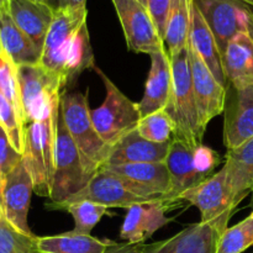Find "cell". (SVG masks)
<instances>
[{"instance_id":"6da1fadb","label":"cell","mask_w":253,"mask_h":253,"mask_svg":"<svg viewBox=\"0 0 253 253\" xmlns=\"http://www.w3.org/2000/svg\"><path fill=\"white\" fill-rule=\"evenodd\" d=\"M86 17L88 14H76L69 7L54 10L44 39L40 66L56 74L64 86L95 67Z\"/></svg>"},{"instance_id":"7a4b0ae2","label":"cell","mask_w":253,"mask_h":253,"mask_svg":"<svg viewBox=\"0 0 253 253\" xmlns=\"http://www.w3.org/2000/svg\"><path fill=\"white\" fill-rule=\"evenodd\" d=\"M172 89L165 110L174 125L173 138L190 146L203 145L205 131L200 125L188 46L170 58Z\"/></svg>"},{"instance_id":"3957f363","label":"cell","mask_w":253,"mask_h":253,"mask_svg":"<svg viewBox=\"0 0 253 253\" xmlns=\"http://www.w3.org/2000/svg\"><path fill=\"white\" fill-rule=\"evenodd\" d=\"M61 114L66 127L79 151L83 165L90 177L103 168L111 152L91 121L86 94L81 91H63L61 96Z\"/></svg>"},{"instance_id":"277c9868","label":"cell","mask_w":253,"mask_h":253,"mask_svg":"<svg viewBox=\"0 0 253 253\" xmlns=\"http://www.w3.org/2000/svg\"><path fill=\"white\" fill-rule=\"evenodd\" d=\"M165 163L170 175V192L166 198L169 205L178 202L183 193L211 177L221 157L204 145L190 146L173 138Z\"/></svg>"},{"instance_id":"5b68a950","label":"cell","mask_w":253,"mask_h":253,"mask_svg":"<svg viewBox=\"0 0 253 253\" xmlns=\"http://www.w3.org/2000/svg\"><path fill=\"white\" fill-rule=\"evenodd\" d=\"M20 99L25 125L54 118L61 106L64 85L56 74L40 64L17 67Z\"/></svg>"},{"instance_id":"8992f818","label":"cell","mask_w":253,"mask_h":253,"mask_svg":"<svg viewBox=\"0 0 253 253\" xmlns=\"http://www.w3.org/2000/svg\"><path fill=\"white\" fill-rule=\"evenodd\" d=\"M105 85V99L99 108L90 109L93 125L100 137L111 148L124 137L135 130L141 119L138 105L131 101L113 81L101 71L94 67Z\"/></svg>"},{"instance_id":"52a82bcc","label":"cell","mask_w":253,"mask_h":253,"mask_svg":"<svg viewBox=\"0 0 253 253\" xmlns=\"http://www.w3.org/2000/svg\"><path fill=\"white\" fill-rule=\"evenodd\" d=\"M79 151L66 127L59 108L54 135V169L49 200L61 203L83 189L90 179Z\"/></svg>"},{"instance_id":"ba28073f","label":"cell","mask_w":253,"mask_h":253,"mask_svg":"<svg viewBox=\"0 0 253 253\" xmlns=\"http://www.w3.org/2000/svg\"><path fill=\"white\" fill-rule=\"evenodd\" d=\"M58 114L49 120L27 124L25 127L22 160L34 182V192L43 198H49L51 192L54 169V135Z\"/></svg>"},{"instance_id":"9c48e42d","label":"cell","mask_w":253,"mask_h":253,"mask_svg":"<svg viewBox=\"0 0 253 253\" xmlns=\"http://www.w3.org/2000/svg\"><path fill=\"white\" fill-rule=\"evenodd\" d=\"M179 200H187L197 207L202 216L200 221L215 225L221 232L227 229L232 214L239 207L224 167L199 185L183 193Z\"/></svg>"},{"instance_id":"30bf717a","label":"cell","mask_w":253,"mask_h":253,"mask_svg":"<svg viewBox=\"0 0 253 253\" xmlns=\"http://www.w3.org/2000/svg\"><path fill=\"white\" fill-rule=\"evenodd\" d=\"M113 4L130 51L152 54L166 48L145 5L138 0H113Z\"/></svg>"},{"instance_id":"8fae6325","label":"cell","mask_w":253,"mask_h":253,"mask_svg":"<svg viewBox=\"0 0 253 253\" xmlns=\"http://www.w3.org/2000/svg\"><path fill=\"white\" fill-rule=\"evenodd\" d=\"M101 169L113 173L125 183L131 193L148 202L166 203L170 192V175L165 162L106 166Z\"/></svg>"},{"instance_id":"7c38bea8","label":"cell","mask_w":253,"mask_h":253,"mask_svg":"<svg viewBox=\"0 0 253 253\" xmlns=\"http://www.w3.org/2000/svg\"><path fill=\"white\" fill-rule=\"evenodd\" d=\"M84 200L96 203L106 208H126V209L132 207L133 204L148 202L131 193L125 183L113 173L105 169H99L89 179L83 189L69 197L64 202L48 203L46 207L48 210H61V208L66 205L84 202Z\"/></svg>"},{"instance_id":"4fadbf2b","label":"cell","mask_w":253,"mask_h":253,"mask_svg":"<svg viewBox=\"0 0 253 253\" xmlns=\"http://www.w3.org/2000/svg\"><path fill=\"white\" fill-rule=\"evenodd\" d=\"M194 2L211 30L222 57L229 42L241 32H247L251 7L237 0H194Z\"/></svg>"},{"instance_id":"5bb4252c","label":"cell","mask_w":253,"mask_h":253,"mask_svg":"<svg viewBox=\"0 0 253 253\" xmlns=\"http://www.w3.org/2000/svg\"><path fill=\"white\" fill-rule=\"evenodd\" d=\"M34 182L24 160L7 175L0 207L6 221L19 232L34 236L29 226V210Z\"/></svg>"},{"instance_id":"9a60e30c","label":"cell","mask_w":253,"mask_h":253,"mask_svg":"<svg viewBox=\"0 0 253 253\" xmlns=\"http://www.w3.org/2000/svg\"><path fill=\"white\" fill-rule=\"evenodd\" d=\"M190 66H192L193 88L199 113L200 125L207 131L208 125L214 118L224 113L226 103V88L215 79L210 69L199 54L188 43Z\"/></svg>"},{"instance_id":"2e32d148","label":"cell","mask_w":253,"mask_h":253,"mask_svg":"<svg viewBox=\"0 0 253 253\" xmlns=\"http://www.w3.org/2000/svg\"><path fill=\"white\" fill-rule=\"evenodd\" d=\"M224 113V145L234 150L253 137V85H227Z\"/></svg>"},{"instance_id":"e0dca14e","label":"cell","mask_w":253,"mask_h":253,"mask_svg":"<svg viewBox=\"0 0 253 253\" xmlns=\"http://www.w3.org/2000/svg\"><path fill=\"white\" fill-rule=\"evenodd\" d=\"M222 232L209 222H197L167 240L150 244L148 253H216Z\"/></svg>"},{"instance_id":"ac0fdd59","label":"cell","mask_w":253,"mask_h":253,"mask_svg":"<svg viewBox=\"0 0 253 253\" xmlns=\"http://www.w3.org/2000/svg\"><path fill=\"white\" fill-rule=\"evenodd\" d=\"M168 204L161 200L133 204L127 209L120 237L128 244H143L170 221L166 216Z\"/></svg>"},{"instance_id":"d6986e66","label":"cell","mask_w":253,"mask_h":253,"mask_svg":"<svg viewBox=\"0 0 253 253\" xmlns=\"http://www.w3.org/2000/svg\"><path fill=\"white\" fill-rule=\"evenodd\" d=\"M151 68L145 84V93L137 103L141 118L166 108L172 89V64L167 51L150 54Z\"/></svg>"},{"instance_id":"ffe728a7","label":"cell","mask_w":253,"mask_h":253,"mask_svg":"<svg viewBox=\"0 0 253 253\" xmlns=\"http://www.w3.org/2000/svg\"><path fill=\"white\" fill-rule=\"evenodd\" d=\"M170 142L156 143L143 138L137 130L124 136L113 148L106 160V166H121L130 163L165 162Z\"/></svg>"},{"instance_id":"44dd1931","label":"cell","mask_w":253,"mask_h":253,"mask_svg":"<svg viewBox=\"0 0 253 253\" xmlns=\"http://www.w3.org/2000/svg\"><path fill=\"white\" fill-rule=\"evenodd\" d=\"M9 15L16 26L41 49L53 20L54 10L34 0H9Z\"/></svg>"},{"instance_id":"7402d4cb","label":"cell","mask_w":253,"mask_h":253,"mask_svg":"<svg viewBox=\"0 0 253 253\" xmlns=\"http://www.w3.org/2000/svg\"><path fill=\"white\" fill-rule=\"evenodd\" d=\"M227 85H253V41L249 32H241L227 44L221 57Z\"/></svg>"},{"instance_id":"603a6c76","label":"cell","mask_w":253,"mask_h":253,"mask_svg":"<svg viewBox=\"0 0 253 253\" xmlns=\"http://www.w3.org/2000/svg\"><path fill=\"white\" fill-rule=\"evenodd\" d=\"M1 56L15 67L40 64L41 49L12 21L9 12H0Z\"/></svg>"},{"instance_id":"cb8c5ba5","label":"cell","mask_w":253,"mask_h":253,"mask_svg":"<svg viewBox=\"0 0 253 253\" xmlns=\"http://www.w3.org/2000/svg\"><path fill=\"white\" fill-rule=\"evenodd\" d=\"M189 43L197 51L200 58L204 61L208 68L212 73L217 82L222 86L227 88V81L225 77L224 67H222L221 54L217 47L216 40L212 35L211 30L208 26L207 21L203 17L202 12L198 9L195 2L192 7V22H190Z\"/></svg>"},{"instance_id":"d4e9b609","label":"cell","mask_w":253,"mask_h":253,"mask_svg":"<svg viewBox=\"0 0 253 253\" xmlns=\"http://www.w3.org/2000/svg\"><path fill=\"white\" fill-rule=\"evenodd\" d=\"M225 170L237 205L253 193V137L234 150H227Z\"/></svg>"},{"instance_id":"484cf974","label":"cell","mask_w":253,"mask_h":253,"mask_svg":"<svg viewBox=\"0 0 253 253\" xmlns=\"http://www.w3.org/2000/svg\"><path fill=\"white\" fill-rule=\"evenodd\" d=\"M194 0H170L165 47L169 58L177 56L189 43L192 7Z\"/></svg>"},{"instance_id":"4316f807","label":"cell","mask_w":253,"mask_h":253,"mask_svg":"<svg viewBox=\"0 0 253 253\" xmlns=\"http://www.w3.org/2000/svg\"><path fill=\"white\" fill-rule=\"evenodd\" d=\"M108 240H99L91 235L74 231L54 236L36 237L37 253H104Z\"/></svg>"},{"instance_id":"83f0119b","label":"cell","mask_w":253,"mask_h":253,"mask_svg":"<svg viewBox=\"0 0 253 253\" xmlns=\"http://www.w3.org/2000/svg\"><path fill=\"white\" fill-rule=\"evenodd\" d=\"M253 245V209L251 214L220 236L216 253H242Z\"/></svg>"},{"instance_id":"f1b7e54d","label":"cell","mask_w":253,"mask_h":253,"mask_svg":"<svg viewBox=\"0 0 253 253\" xmlns=\"http://www.w3.org/2000/svg\"><path fill=\"white\" fill-rule=\"evenodd\" d=\"M136 130L143 138L156 143L172 142L174 136V125L165 109L141 118Z\"/></svg>"},{"instance_id":"f546056e","label":"cell","mask_w":253,"mask_h":253,"mask_svg":"<svg viewBox=\"0 0 253 253\" xmlns=\"http://www.w3.org/2000/svg\"><path fill=\"white\" fill-rule=\"evenodd\" d=\"M108 209L109 208L104 207V205L88 202V200L73 203V204L61 208V210L69 212L73 216V231L81 235H90L91 230L98 225L101 217L108 212Z\"/></svg>"},{"instance_id":"4dcf8cb0","label":"cell","mask_w":253,"mask_h":253,"mask_svg":"<svg viewBox=\"0 0 253 253\" xmlns=\"http://www.w3.org/2000/svg\"><path fill=\"white\" fill-rule=\"evenodd\" d=\"M0 127L5 131L12 147L24 155L25 150V124L11 103L0 94Z\"/></svg>"},{"instance_id":"1f68e13d","label":"cell","mask_w":253,"mask_h":253,"mask_svg":"<svg viewBox=\"0 0 253 253\" xmlns=\"http://www.w3.org/2000/svg\"><path fill=\"white\" fill-rule=\"evenodd\" d=\"M36 237L19 232L0 215V253H37Z\"/></svg>"},{"instance_id":"d6a6232c","label":"cell","mask_w":253,"mask_h":253,"mask_svg":"<svg viewBox=\"0 0 253 253\" xmlns=\"http://www.w3.org/2000/svg\"><path fill=\"white\" fill-rule=\"evenodd\" d=\"M0 94L16 109L22 123L25 124L17 82V68L4 56H0Z\"/></svg>"},{"instance_id":"836d02e7","label":"cell","mask_w":253,"mask_h":253,"mask_svg":"<svg viewBox=\"0 0 253 253\" xmlns=\"http://www.w3.org/2000/svg\"><path fill=\"white\" fill-rule=\"evenodd\" d=\"M22 161V155L10 143L5 131L0 127V199L4 190L6 178Z\"/></svg>"},{"instance_id":"e575fe53","label":"cell","mask_w":253,"mask_h":253,"mask_svg":"<svg viewBox=\"0 0 253 253\" xmlns=\"http://www.w3.org/2000/svg\"><path fill=\"white\" fill-rule=\"evenodd\" d=\"M147 10L155 22L161 39L165 42L168 16L170 10V0H147Z\"/></svg>"},{"instance_id":"d590c367","label":"cell","mask_w":253,"mask_h":253,"mask_svg":"<svg viewBox=\"0 0 253 253\" xmlns=\"http://www.w3.org/2000/svg\"><path fill=\"white\" fill-rule=\"evenodd\" d=\"M150 245L146 244H118L108 240V246L104 253H148Z\"/></svg>"},{"instance_id":"8d00e7d4","label":"cell","mask_w":253,"mask_h":253,"mask_svg":"<svg viewBox=\"0 0 253 253\" xmlns=\"http://www.w3.org/2000/svg\"><path fill=\"white\" fill-rule=\"evenodd\" d=\"M69 9L76 14L86 15L88 10H86V0H69Z\"/></svg>"},{"instance_id":"74e56055","label":"cell","mask_w":253,"mask_h":253,"mask_svg":"<svg viewBox=\"0 0 253 253\" xmlns=\"http://www.w3.org/2000/svg\"><path fill=\"white\" fill-rule=\"evenodd\" d=\"M44 4L48 5L53 10L63 9V7H68L69 0H43Z\"/></svg>"},{"instance_id":"f35d334b","label":"cell","mask_w":253,"mask_h":253,"mask_svg":"<svg viewBox=\"0 0 253 253\" xmlns=\"http://www.w3.org/2000/svg\"><path fill=\"white\" fill-rule=\"evenodd\" d=\"M247 32L253 41V10H249V20H247Z\"/></svg>"},{"instance_id":"ab89813d","label":"cell","mask_w":253,"mask_h":253,"mask_svg":"<svg viewBox=\"0 0 253 253\" xmlns=\"http://www.w3.org/2000/svg\"><path fill=\"white\" fill-rule=\"evenodd\" d=\"M9 10V0H0V12H7Z\"/></svg>"},{"instance_id":"60d3db41","label":"cell","mask_w":253,"mask_h":253,"mask_svg":"<svg viewBox=\"0 0 253 253\" xmlns=\"http://www.w3.org/2000/svg\"><path fill=\"white\" fill-rule=\"evenodd\" d=\"M237 1L242 2V4L247 5V6H252L253 7V0H237Z\"/></svg>"},{"instance_id":"b9f144b4","label":"cell","mask_w":253,"mask_h":253,"mask_svg":"<svg viewBox=\"0 0 253 253\" xmlns=\"http://www.w3.org/2000/svg\"><path fill=\"white\" fill-rule=\"evenodd\" d=\"M138 1H140L141 4H143L146 7H147V0H138Z\"/></svg>"},{"instance_id":"7bdbcfd3","label":"cell","mask_w":253,"mask_h":253,"mask_svg":"<svg viewBox=\"0 0 253 253\" xmlns=\"http://www.w3.org/2000/svg\"><path fill=\"white\" fill-rule=\"evenodd\" d=\"M34 1H39V2H43V0H34Z\"/></svg>"},{"instance_id":"ee69618b","label":"cell","mask_w":253,"mask_h":253,"mask_svg":"<svg viewBox=\"0 0 253 253\" xmlns=\"http://www.w3.org/2000/svg\"><path fill=\"white\" fill-rule=\"evenodd\" d=\"M252 195H253V193H252ZM251 205H252V209H253V197H252V203H251Z\"/></svg>"},{"instance_id":"f6af8a7d","label":"cell","mask_w":253,"mask_h":253,"mask_svg":"<svg viewBox=\"0 0 253 253\" xmlns=\"http://www.w3.org/2000/svg\"><path fill=\"white\" fill-rule=\"evenodd\" d=\"M2 214V210H1V207H0V215Z\"/></svg>"},{"instance_id":"bcb514c9","label":"cell","mask_w":253,"mask_h":253,"mask_svg":"<svg viewBox=\"0 0 253 253\" xmlns=\"http://www.w3.org/2000/svg\"><path fill=\"white\" fill-rule=\"evenodd\" d=\"M0 56H1V47H0Z\"/></svg>"}]
</instances>
